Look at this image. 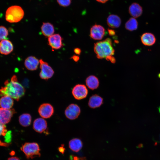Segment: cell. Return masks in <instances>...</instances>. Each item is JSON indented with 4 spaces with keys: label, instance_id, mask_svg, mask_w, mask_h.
Here are the masks:
<instances>
[{
    "label": "cell",
    "instance_id": "f35d334b",
    "mask_svg": "<svg viewBox=\"0 0 160 160\" xmlns=\"http://www.w3.org/2000/svg\"><path fill=\"white\" fill-rule=\"evenodd\" d=\"M115 43H117L119 42V41H117V40H115Z\"/></svg>",
    "mask_w": 160,
    "mask_h": 160
},
{
    "label": "cell",
    "instance_id": "277c9868",
    "mask_svg": "<svg viewBox=\"0 0 160 160\" xmlns=\"http://www.w3.org/2000/svg\"><path fill=\"white\" fill-rule=\"evenodd\" d=\"M21 150L28 159H33L41 156L39 146L36 143H25L22 145Z\"/></svg>",
    "mask_w": 160,
    "mask_h": 160
},
{
    "label": "cell",
    "instance_id": "e0dca14e",
    "mask_svg": "<svg viewBox=\"0 0 160 160\" xmlns=\"http://www.w3.org/2000/svg\"><path fill=\"white\" fill-rule=\"evenodd\" d=\"M108 25L112 28H119L121 23L120 17L117 15L113 14L110 15L107 19Z\"/></svg>",
    "mask_w": 160,
    "mask_h": 160
},
{
    "label": "cell",
    "instance_id": "4fadbf2b",
    "mask_svg": "<svg viewBox=\"0 0 160 160\" xmlns=\"http://www.w3.org/2000/svg\"><path fill=\"white\" fill-rule=\"evenodd\" d=\"M39 64V60L33 56H30L25 60L24 65L28 70L33 71L36 70Z\"/></svg>",
    "mask_w": 160,
    "mask_h": 160
},
{
    "label": "cell",
    "instance_id": "ab89813d",
    "mask_svg": "<svg viewBox=\"0 0 160 160\" xmlns=\"http://www.w3.org/2000/svg\"><path fill=\"white\" fill-rule=\"evenodd\" d=\"M159 112L160 113V107L159 108Z\"/></svg>",
    "mask_w": 160,
    "mask_h": 160
},
{
    "label": "cell",
    "instance_id": "ac0fdd59",
    "mask_svg": "<svg viewBox=\"0 0 160 160\" xmlns=\"http://www.w3.org/2000/svg\"><path fill=\"white\" fill-rule=\"evenodd\" d=\"M129 12L130 15L134 18H137L142 14L143 9L139 4L133 3L129 6Z\"/></svg>",
    "mask_w": 160,
    "mask_h": 160
},
{
    "label": "cell",
    "instance_id": "ffe728a7",
    "mask_svg": "<svg viewBox=\"0 0 160 160\" xmlns=\"http://www.w3.org/2000/svg\"><path fill=\"white\" fill-rule=\"evenodd\" d=\"M41 30L42 34L48 37L53 35L55 32L53 25L49 22L43 23L41 27Z\"/></svg>",
    "mask_w": 160,
    "mask_h": 160
},
{
    "label": "cell",
    "instance_id": "e575fe53",
    "mask_svg": "<svg viewBox=\"0 0 160 160\" xmlns=\"http://www.w3.org/2000/svg\"><path fill=\"white\" fill-rule=\"evenodd\" d=\"M7 160H20L18 158L16 157H12L9 158Z\"/></svg>",
    "mask_w": 160,
    "mask_h": 160
},
{
    "label": "cell",
    "instance_id": "7c38bea8",
    "mask_svg": "<svg viewBox=\"0 0 160 160\" xmlns=\"http://www.w3.org/2000/svg\"><path fill=\"white\" fill-rule=\"evenodd\" d=\"M33 128L37 132H44L47 129V121L42 118H38L34 120L33 124Z\"/></svg>",
    "mask_w": 160,
    "mask_h": 160
},
{
    "label": "cell",
    "instance_id": "1f68e13d",
    "mask_svg": "<svg viewBox=\"0 0 160 160\" xmlns=\"http://www.w3.org/2000/svg\"><path fill=\"white\" fill-rule=\"evenodd\" d=\"M74 51L75 53L78 55H80L81 52V49L80 48H78L74 49Z\"/></svg>",
    "mask_w": 160,
    "mask_h": 160
},
{
    "label": "cell",
    "instance_id": "f546056e",
    "mask_svg": "<svg viewBox=\"0 0 160 160\" xmlns=\"http://www.w3.org/2000/svg\"><path fill=\"white\" fill-rule=\"evenodd\" d=\"M108 31L109 35L110 36H113L115 35L116 32L114 30L108 28Z\"/></svg>",
    "mask_w": 160,
    "mask_h": 160
},
{
    "label": "cell",
    "instance_id": "9a60e30c",
    "mask_svg": "<svg viewBox=\"0 0 160 160\" xmlns=\"http://www.w3.org/2000/svg\"><path fill=\"white\" fill-rule=\"evenodd\" d=\"M13 49L12 42L8 40L4 39L0 42V53L7 55L11 52Z\"/></svg>",
    "mask_w": 160,
    "mask_h": 160
},
{
    "label": "cell",
    "instance_id": "7a4b0ae2",
    "mask_svg": "<svg viewBox=\"0 0 160 160\" xmlns=\"http://www.w3.org/2000/svg\"><path fill=\"white\" fill-rule=\"evenodd\" d=\"M94 51L98 59H102L114 54L112 40L107 38L105 39L96 43L94 46Z\"/></svg>",
    "mask_w": 160,
    "mask_h": 160
},
{
    "label": "cell",
    "instance_id": "83f0119b",
    "mask_svg": "<svg viewBox=\"0 0 160 160\" xmlns=\"http://www.w3.org/2000/svg\"><path fill=\"white\" fill-rule=\"evenodd\" d=\"M7 132V130L5 126L0 124V136H4Z\"/></svg>",
    "mask_w": 160,
    "mask_h": 160
},
{
    "label": "cell",
    "instance_id": "d6a6232c",
    "mask_svg": "<svg viewBox=\"0 0 160 160\" xmlns=\"http://www.w3.org/2000/svg\"><path fill=\"white\" fill-rule=\"evenodd\" d=\"M71 58L75 62H77L79 61V56L75 55L73 56Z\"/></svg>",
    "mask_w": 160,
    "mask_h": 160
},
{
    "label": "cell",
    "instance_id": "8d00e7d4",
    "mask_svg": "<svg viewBox=\"0 0 160 160\" xmlns=\"http://www.w3.org/2000/svg\"><path fill=\"white\" fill-rule=\"evenodd\" d=\"M97 1L102 3H104L107 2L109 0H96Z\"/></svg>",
    "mask_w": 160,
    "mask_h": 160
},
{
    "label": "cell",
    "instance_id": "484cf974",
    "mask_svg": "<svg viewBox=\"0 0 160 160\" xmlns=\"http://www.w3.org/2000/svg\"><path fill=\"white\" fill-rule=\"evenodd\" d=\"M58 4L61 6L66 7L70 5L71 0H56Z\"/></svg>",
    "mask_w": 160,
    "mask_h": 160
},
{
    "label": "cell",
    "instance_id": "3957f363",
    "mask_svg": "<svg viewBox=\"0 0 160 160\" xmlns=\"http://www.w3.org/2000/svg\"><path fill=\"white\" fill-rule=\"evenodd\" d=\"M24 15V11L21 7L18 5L12 6L6 10L5 19L10 23H17L23 18Z\"/></svg>",
    "mask_w": 160,
    "mask_h": 160
},
{
    "label": "cell",
    "instance_id": "9c48e42d",
    "mask_svg": "<svg viewBox=\"0 0 160 160\" xmlns=\"http://www.w3.org/2000/svg\"><path fill=\"white\" fill-rule=\"evenodd\" d=\"M38 112L40 115L43 118L48 119L53 115L54 109L52 106L49 103H44L39 107Z\"/></svg>",
    "mask_w": 160,
    "mask_h": 160
},
{
    "label": "cell",
    "instance_id": "8992f818",
    "mask_svg": "<svg viewBox=\"0 0 160 160\" xmlns=\"http://www.w3.org/2000/svg\"><path fill=\"white\" fill-rule=\"evenodd\" d=\"M72 93L74 98L77 100L85 98L88 94V90L83 84H77L73 88Z\"/></svg>",
    "mask_w": 160,
    "mask_h": 160
},
{
    "label": "cell",
    "instance_id": "6da1fadb",
    "mask_svg": "<svg viewBox=\"0 0 160 160\" xmlns=\"http://www.w3.org/2000/svg\"><path fill=\"white\" fill-rule=\"evenodd\" d=\"M4 85L0 89V95L9 96L17 101L24 95L25 89L18 82L15 75L12 77L10 81L6 80Z\"/></svg>",
    "mask_w": 160,
    "mask_h": 160
},
{
    "label": "cell",
    "instance_id": "5b68a950",
    "mask_svg": "<svg viewBox=\"0 0 160 160\" xmlns=\"http://www.w3.org/2000/svg\"><path fill=\"white\" fill-rule=\"evenodd\" d=\"M39 64L41 69L39 73L40 77L46 80L51 78L54 74V71L52 67L42 59L39 60Z\"/></svg>",
    "mask_w": 160,
    "mask_h": 160
},
{
    "label": "cell",
    "instance_id": "5bb4252c",
    "mask_svg": "<svg viewBox=\"0 0 160 160\" xmlns=\"http://www.w3.org/2000/svg\"><path fill=\"white\" fill-rule=\"evenodd\" d=\"M140 39L142 43L147 46H152L155 43L156 40L154 34L149 32L143 33L141 36Z\"/></svg>",
    "mask_w": 160,
    "mask_h": 160
},
{
    "label": "cell",
    "instance_id": "52a82bcc",
    "mask_svg": "<svg viewBox=\"0 0 160 160\" xmlns=\"http://www.w3.org/2000/svg\"><path fill=\"white\" fill-rule=\"evenodd\" d=\"M81 113L80 107L77 104L72 103L69 105L65 110L66 117L70 120L77 119Z\"/></svg>",
    "mask_w": 160,
    "mask_h": 160
},
{
    "label": "cell",
    "instance_id": "4316f807",
    "mask_svg": "<svg viewBox=\"0 0 160 160\" xmlns=\"http://www.w3.org/2000/svg\"><path fill=\"white\" fill-rule=\"evenodd\" d=\"M12 133L10 131L7 132L4 136L5 142L7 143H10L12 140Z\"/></svg>",
    "mask_w": 160,
    "mask_h": 160
},
{
    "label": "cell",
    "instance_id": "d590c367",
    "mask_svg": "<svg viewBox=\"0 0 160 160\" xmlns=\"http://www.w3.org/2000/svg\"><path fill=\"white\" fill-rule=\"evenodd\" d=\"M110 61H111V63H115L116 61V60L115 58L114 57L112 56L111 57L110 60Z\"/></svg>",
    "mask_w": 160,
    "mask_h": 160
},
{
    "label": "cell",
    "instance_id": "4dcf8cb0",
    "mask_svg": "<svg viewBox=\"0 0 160 160\" xmlns=\"http://www.w3.org/2000/svg\"><path fill=\"white\" fill-rule=\"evenodd\" d=\"M64 146L62 144L61 146L60 147L58 148L59 151L62 154L64 153L65 150V148Z\"/></svg>",
    "mask_w": 160,
    "mask_h": 160
},
{
    "label": "cell",
    "instance_id": "cb8c5ba5",
    "mask_svg": "<svg viewBox=\"0 0 160 160\" xmlns=\"http://www.w3.org/2000/svg\"><path fill=\"white\" fill-rule=\"evenodd\" d=\"M138 23L136 19L134 17L130 18L126 23L125 28L129 31H132L137 29Z\"/></svg>",
    "mask_w": 160,
    "mask_h": 160
},
{
    "label": "cell",
    "instance_id": "2e32d148",
    "mask_svg": "<svg viewBox=\"0 0 160 160\" xmlns=\"http://www.w3.org/2000/svg\"><path fill=\"white\" fill-rule=\"evenodd\" d=\"M103 103V98L97 94H95L90 97L88 105L90 108L94 109L100 107Z\"/></svg>",
    "mask_w": 160,
    "mask_h": 160
},
{
    "label": "cell",
    "instance_id": "603a6c76",
    "mask_svg": "<svg viewBox=\"0 0 160 160\" xmlns=\"http://www.w3.org/2000/svg\"><path fill=\"white\" fill-rule=\"evenodd\" d=\"M31 116L29 114L25 113L20 116L19 121L20 124L22 126L27 127L31 124Z\"/></svg>",
    "mask_w": 160,
    "mask_h": 160
},
{
    "label": "cell",
    "instance_id": "d4e9b609",
    "mask_svg": "<svg viewBox=\"0 0 160 160\" xmlns=\"http://www.w3.org/2000/svg\"><path fill=\"white\" fill-rule=\"evenodd\" d=\"M8 35L7 28L2 26H0V41L5 39Z\"/></svg>",
    "mask_w": 160,
    "mask_h": 160
},
{
    "label": "cell",
    "instance_id": "8fae6325",
    "mask_svg": "<svg viewBox=\"0 0 160 160\" xmlns=\"http://www.w3.org/2000/svg\"><path fill=\"white\" fill-rule=\"evenodd\" d=\"M63 39L59 34H55L49 36L48 38L49 45L54 49H58L63 46Z\"/></svg>",
    "mask_w": 160,
    "mask_h": 160
},
{
    "label": "cell",
    "instance_id": "d6986e66",
    "mask_svg": "<svg viewBox=\"0 0 160 160\" xmlns=\"http://www.w3.org/2000/svg\"><path fill=\"white\" fill-rule=\"evenodd\" d=\"M87 86L89 89L94 90L97 89L99 85L98 78L95 76L91 75L89 76L85 80Z\"/></svg>",
    "mask_w": 160,
    "mask_h": 160
},
{
    "label": "cell",
    "instance_id": "44dd1931",
    "mask_svg": "<svg viewBox=\"0 0 160 160\" xmlns=\"http://www.w3.org/2000/svg\"><path fill=\"white\" fill-rule=\"evenodd\" d=\"M83 143L79 139L75 138L71 140L69 142V148L73 151L78 152L82 148Z\"/></svg>",
    "mask_w": 160,
    "mask_h": 160
},
{
    "label": "cell",
    "instance_id": "30bf717a",
    "mask_svg": "<svg viewBox=\"0 0 160 160\" xmlns=\"http://www.w3.org/2000/svg\"><path fill=\"white\" fill-rule=\"evenodd\" d=\"M16 113L14 109L0 108V124L4 125L8 123L14 114Z\"/></svg>",
    "mask_w": 160,
    "mask_h": 160
},
{
    "label": "cell",
    "instance_id": "7402d4cb",
    "mask_svg": "<svg viewBox=\"0 0 160 160\" xmlns=\"http://www.w3.org/2000/svg\"><path fill=\"white\" fill-rule=\"evenodd\" d=\"M14 101L12 98L4 96L0 99V107L5 109H10L13 105Z\"/></svg>",
    "mask_w": 160,
    "mask_h": 160
},
{
    "label": "cell",
    "instance_id": "ba28073f",
    "mask_svg": "<svg viewBox=\"0 0 160 160\" xmlns=\"http://www.w3.org/2000/svg\"><path fill=\"white\" fill-rule=\"evenodd\" d=\"M105 33V30L102 26L95 24L90 28V36L92 39L95 40L102 39Z\"/></svg>",
    "mask_w": 160,
    "mask_h": 160
},
{
    "label": "cell",
    "instance_id": "f1b7e54d",
    "mask_svg": "<svg viewBox=\"0 0 160 160\" xmlns=\"http://www.w3.org/2000/svg\"><path fill=\"white\" fill-rule=\"evenodd\" d=\"M69 160H87V159L85 157H79L72 155L70 156Z\"/></svg>",
    "mask_w": 160,
    "mask_h": 160
},
{
    "label": "cell",
    "instance_id": "836d02e7",
    "mask_svg": "<svg viewBox=\"0 0 160 160\" xmlns=\"http://www.w3.org/2000/svg\"><path fill=\"white\" fill-rule=\"evenodd\" d=\"M9 143H3L0 140V146H9Z\"/></svg>",
    "mask_w": 160,
    "mask_h": 160
},
{
    "label": "cell",
    "instance_id": "74e56055",
    "mask_svg": "<svg viewBox=\"0 0 160 160\" xmlns=\"http://www.w3.org/2000/svg\"><path fill=\"white\" fill-rule=\"evenodd\" d=\"M15 152L13 151H12V152H11V155H13L14 154H15Z\"/></svg>",
    "mask_w": 160,
    "mask_h": 160
}]
</instances>
